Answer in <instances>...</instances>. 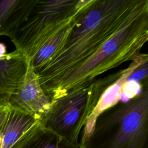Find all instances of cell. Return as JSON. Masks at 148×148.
Returning a JSON list of instances; mask_svg holds the SVG:
<instances>
[{
    "mask_svg": "<svg viewBox=\"0 0 148 148\" xmlns=\"http://www.w3.org/2000/svg\"><path fill=\"white\" fill-rule=\"evenodd\" d=\"M140 0H88L78 13L61 47L34 70L43 90L92 54L121 25Z\"/></svg>",
    "mask_w": 148,
    "mask_h": 148,
    "instance_id": "cell-1",
    "label": "cell"
},
{
    "mask_svg": "<svg viewBox=\"0 0 148 148\" xmlns=\"http://www.w3.org/2000/svg\"><path fill=\"white\" fill-rule=\"evenodd\" d=\"M148 41V0L139 3L119 28L92 54L51 83L45 89L54 101L84 88L99 75L132 61Z\"/></svg>",
    "mask_w": 148,
    "mask_h": 148,
    "instance_id": "cell-2",
    "label": "cell"
},
{
    "mask_svg": "<svg viewBox=\"0 0 148 148\" xmlns=\"http://www.w3.org/2000/svg\"><path fill=\"white\" fill-rule=\"evenodd\" d=\"M140 92L100 113L83 128L80 148H148V77Z\"/></svg>",
    "mask_w": 148,
    "mask_h": 148,
    "instance_id": "cell-3",
    "label": "cell"
},
{
    "mask_svg": "<svg viewBox=\"0 0 148 148\" xmlns=\"http://www.w3.org/2000/svg\"><path fill=\"white\" fill-rule=\"evenodd\" d=\"M122 70L97 79L88 86L54 101L40 120L42 126L73 143L78 138L105 91L121 75Z\"/></svg>",
    "mask_w": 148,
    "mask_h": 148,
    "instance_id": "cell-4",
    "label": "cell"
},
{
    "mask_svg": "<svg viewBox=\"0 0 148 148\" xmlns=\"http://www.w3.org/2000/svg\"><path fill=\"white\" fill-rule=\"evenodd\" d=\"M88 0H35L10 40L29 60L53 34L70 23Z\"/></svg>",
    "mask_w": 148,
    "mask_h": 148,
    "instance_id": "cell-5",
    "label": "cell"
},
{
    "mask_svg": "<svg viewBox=\"0 0 148 148\" xmlns=\"http://www.w3.org/2000/svg\"><path fill=\"white\" fill-rule=\"evenodd\" d=\"M53 102L42 88L38 75L29 62L24 83L10 97L8 106L40 120L50 109Z\"/></svg>",
    "mask_w": 148,
    "mask_h": 148,
    "instance_id": "cell-6",
    "label": "cell"
},
{
    "mask_svg": "<svg viewBox=\"0 0 148 148\" xmlns=\"http://www.w3.org/2000/svg\"><path fill=\"white\" fill-rule=\"evenodd\" d=\"M29 60L15 49L6 52V46L0 43V106H8L10 97L23 85Z\"/></svg>",
    "mask_w": 148,
    "mask_h": 148,
    "instance_id": "cell-7",
    "label": "cell"
},
{
    "mask_svg": "<svg viewBox=\"0 0 148 148\" xmlns=\"http://www.w3.org/2000/svg\"><path fill=\"white\" fill-rule=\"evenodd\" d=\"M40 120L24 112L10 108L0 126L2 148H11Z\"/></svg>",
    "mask_w": 148,
    "mask_h": 148,
    "instance_id": "cell-8",
    "label": "cell"
},
{
    "mask_svg": "<svg viewBox=\"0 0 148 148\" xmlns=\"http://www.w3.org/2000/svg\"><path fill=\"white\" fill-rule=\"evenodd\" d=\"M39 121L11 148H80L79 143H71L43 128Z\"/></svg>",
    "mask_w": 148,
    "mask_h": 148,
    "instance_id": "cell-9",
    "label": "cell"
},
{
    "mask_svg": "<svg viewBox=\"0 0 148 148\" xmlns=\"http://www.w3.org/2000/svg\"><path fill=\"white\" fill-rule=\"evenodd\" d=\"M35 0L0 1V36L10 39L25 19Z\"/></svg>",
    "mask_w": 148,
    "mask_h": 148,
    "instance_id": "cell-10",
    "label": "cell"
},
{
    "mask_svg": "<svg viewBox=\"0 0 148 148\" xmlns=\"http://www.w3.org/2000/svg\"><path fill=\"white\" fill-rule=\"evenodd\" d=\"M75 18L50 37L29 60V62L34 70L42 67L47 62L61 47L72 27Z\"/></svg>",
    "mask_w": 148,
    "mask_h": 148,
    "instance_id": "cell-11",
    "label": "cell"
},
{
    "mask_svg": "<svg viewBox=\"0 0 148 148\" xmlns=\"http://www.w3.org/2000/svg\"><path fill=\"white\" fill-rule=\"evenodd\" d=\"M9 109L10 108L8 106H0V126L4 121Z\"/></svg>",
    "mask_w": 148,
    "mask_h": 148,
    "instance_id": "cell-12",
    "label": "cell"
},
{
    "mask_svg": "<svg viewBox=\"0 0 148 148\" xmlns=\"http://www.w3.org/2000/svg\"><path fill=\"white\" fill-rule=\"evenodd\" d=\"M2 138L0 135V148H2Z\"/></svg>",
    "mask_w": 148,
    "mask_h": 148,
    "instance_id": "cell-13",
    "label": "cell"
}]
</instances>
